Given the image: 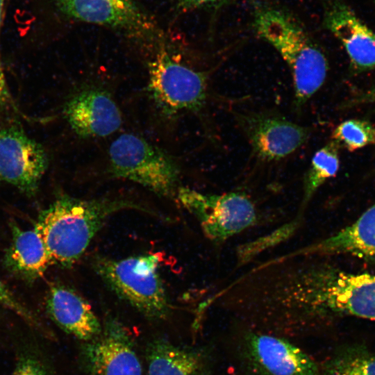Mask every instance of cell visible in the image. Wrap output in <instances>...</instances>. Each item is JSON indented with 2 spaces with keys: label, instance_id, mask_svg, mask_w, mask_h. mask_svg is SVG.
I'll use <instances>...</instances> for the list:
<instances>
[{
  "label": "cell",
  "instance_id": "obj_21",
  "mask_svg": "<svg viewBox=\"0 0 375 375\" xmlns=\"http://www.w3.org/2000/svg\"><path fill=\"white\" fill-rule=\"evenodd\" d=\"M333 140L339 147H343L349 151H354L375 144V127L365 120L347 119L335 128Z\"/></svg>",
  "mask_w": 375,
  "mask_h": 375
},
{
  "label": "cell",
  "instance_id": "obj_5",
  "mask_svg": "<svg viewBox=\"0 0 375 375\" xmlns=\"http://www.w3.org/2000/svg\"><path fill=\"white\" fill-rule=\"evenodd\" d=\"M110 174L172 197L178 191L179 169L166 152L144 138L124 133L115 138L108 151Z\"/></svg>",
  "mask_w": 375,
  "mask_h": 375
},
{
  "label": "cell",
  "instance_id": "obj_2",
  "mask_svg": "<svg viewBox=\"0 0 375 375\" xmlns=\"http://www.w3.org/2000/svg\"><path fill=\"white\" fill-rule=\"evenodd\" d=\"M298 305L309 328L345 316L375 320V275L310 265L300 283Z\"/></svg>",
  "mask_w": 375,
  "mask_h": 375
},
{
  "label": "cell",
  "instance_id": "obj_8",
  "mask_svg": "<svg viewBox=\"0 0 375 375\" xmlns=\"http://www.w3.org/2000/svg\"><path fill=\"white\" fill-rule=\"evenodd\" d=\"M239 358L249 375H319L315 360L276 334L248 331L239 344Z\"/></svg>",
  "mask_w": 375,
  "mask_h": 375
},
{
  "label": "cell",
  "instance_id": "obj_9",
  "mask_svg": "<svg viewBox=\"0 0 375 375\" xmlns=\"http://www.w3.org/2000/svg\"><path fill=\"white\" fill-rule=\"evenodd\" d=\"M49 165L44 147L19 127L0 130V180L33 195Z\"/></svg>",
  "mask_w": 375,
  "mask_h": 375
},
{
  "label": "cell",
  "instance_id": "obj_12",
  "mask_svg": "<svg viewBox=\"0 0 375 375\" xmlns=\"http://www.w3.org/2000/svg\"><path fill=\"white\" fill-rule=\"evenodd\" d=\"M238 119L254 153L265 160L288 156L302 146L310 135L308 128L272 114L240 115Z\"/></svg>",
  "mask_w": 375,
  "mask_h": 375
},
{
  "label": "cell",
  "instance_id": "obj_17",
  "mask_svg": "<svg viewBox=\"0 0 375 375\" xmlns=\"http://www.w3.org/2000/svg\"><path fill=\"white\" fill-rule=\"evenodd\" d=\"M148 375H211V356L205 347L176 345L163 338L145 349Z\"/></svg>",
  "mask_w": 375,
  "mask_h": 375
},
{
  "label": "cell",
  "instance_id": "obj_18",
  "mask_svg": "<svg viewBox=\"0 0 375 375\" xmlns=\"http://www.w3.org/2000/svg\"><path fill=\"white\" fill-rule=\"evenodd\" d=\"M12 241L6 251L4 264L12 274L33 281L41 277L51 264L47 251L35 229L24 230L10 224Z\"/></svg>",
  "mask_w": 375,
  "mask_h": 375
},
{
  "label": "cell",
  "instance_id": "obj_4",
  "mask_svg": "<svg viewBox=\"0 0 375 375\" xmlns=\"http://www.w3.org/2000/svg\"><path fill=\"white\" fill-rule=\"evenodd\" d=\"M92 265L119 298L144 317L161 320L170 314L171 304L159 274L158 255L147 253L119 260L96 256Z\"/></svg>",
  "mask_w": 375,
  "mask_h": 375
},
{
  "label": "cell",
  "instance_id": "obj_26",
  "mask_svg": "<svg viewBox=\"0 0 375 375\" xmlns=\"http://www.w3.org/2000/svg\"><path fill=\"white\" fill-rule=\"evenodd\" d=\"M355 102L375 103V87L361 94Z\"/></svg>",
  "mask_w": 375,
  "mask_h": 375
},
{
  "label": "cell",
  "instance_id": "obj_16",
  "mask_svg": "<svg viewBox=\"0 0 375 375\" xmlns=\"http://www.w3.org/2000/svg\"><path fill=\"white\" fill-rule=\"evenodd\" d=\"M46 310L60 329L84 342L93 340L101 332L102 324L90 304L67 286L55 284L49 288Z\"/></svg>",
  "mask_w": 375,
  "mask_h": 375
},
{
  "label": "cell",
  "instance_id": "obj_24",
  "mask_svg": "<svg viewBox=\"0 0 375 375\" xmlns=\"http://www.w3.org/2000/svg\"><path fill=\"white\" fill-rule=\"evenodd\" d=\"M231 0H180V8L184 10L199 8L205 6L222 5Z\"/></svg>",
  "mask_w": 375,
  "mask_h": 375
},
{
  "label": "cell",
  "instance_id": "obj_3",
  "mask_svg": "<svg viewBox=\"0 0 375 375\" xmlns=\"http://www.w3.org/2000/svg\"><path fill=\"white\" fill-rule=\"evenodd\" d=\"M253 26L288 65L294 102L301 107L324 83L328 70L326 57L297 19L282 8L268 6L256 8Z\"/></svg>",
  "mask_w": 375,
  "mask_h": 375
},
{
  "label": "cell",
  "instance_id": "obj_11",
  "mask_svg": "<svg viewBox=\"0 0 375 375\" xmlns=\"http://www.w3.org/2000/svg\"><path fill=\"white\" fill-rule=\"evenodd\" d=\"M64 115L74 132L83 138L110 135L123 123L122 112L111 94L93 86L74 94L65 105Z\"/></svg>",
  "mask_w": 375,
  "mask_h": 375
},
{
  "label": "cell",
  "instance_id": "obj_25",
  "mask_svg": "<svg viewBox=\"0 0 375 375\" xmlns=\"http://www.w3.org/2000/svg\"><path fill=\"white\" fill-rule=\"evenodd\" d=\"M4 0H0V33L2 24L3 13ZM7 86L5 74L2 66V62L0 54V91L4 90Z\"/></svg>",
  "mask_w": 375,
  "mask_h": 375
},
{
  "label": "cell",
  "instance_id": "obj_22",
  "mask_svg": "<svg viewBox=\"0 0 375 375\" xmlns=\"http://www.w3.org/2000/svg\"><path fill=\"white\" fill-rule=\"evenodd\" d=\"M11 375H53L44 358L33 349L22 351Z\"/></svg>",
  "mask_w": 375,
  "mask_h": 375
},
{
  "label": "cell",
  "instance_id": "obj_23",
  "mask_svg": "<svg viewBox=\"0 0 375 375\" xmlns=\"http://www.w3.org/2000/svg\"><path fill=\"white\" fill-rule=\"evenodd\" d=\"M0 306L8 308L19 316L34 328H42L38 318L13 295L7 286L0 280Z\"/></svg>",
  "mask_w": 375,
  "mask_h": 375
},
{
  "label": "cell",
  "instance_id": "obj_14",
  "mask_svg": "<svg viewBox=\"0 0 375 375\" xmlns=\"http://www.w3.org/2000/svg\"><path fill=\"white\" fill-rule=\"evenodd\" d=\"M347 254L375 262V203L353 224L332 236L285 254L275 261L299 256Z\"/></svg>",
  "mask_w": 375,
  "mask_h": 375
},
{
  "label": "cell",
  "instance_id": "obj_6",
  "mask_svg": "<svg viewBox=\"0 0 375 375\" xmlns=\"http://www.w3.org/2000/svg\"><path fill=\"white\" fill-rule=\"evenodd\" d=\"M147 90L156 106L167 115L200 110L206 99L207 76L160 52L148 64Z\"/></svg>",
  "mask_w": 375,
  "mask_h": 375
},
{
  "label": "cell",
  "instance_id": "obj_19",
  "mask_svg": "<svg viewBox=\"0 0 375 375\" xmlns=\"http://www.w3.org/2000/svg\"><path fill=\"white\" fill-rule=\"evenodd\" d=\"M339 148L332 140L317 150L303 179V192L301 209L295 217L301 221L303 211L319 188L329 178L336 175L340 167Z\"/></svg>",
  "mask_w": 375,
  "mask_h": 375
},
{
  "label": "cell",
  "instance_id": "obj_13",
  "mask_svg": "<svg viewBox=\"0 0 375 375\" xmlns=\"http://www.w3.org/2000/svg\"><path fill=\"white\" fill-rule=\"evenodd\" d=\"M324 23L341 42L353 69H375V33L342 0H324Z\"/></svg>",
  "mask_w": 375,
  "mask_h": 375
},
{
  "label": "cell",
  "instance_id": "obj_15",
  "mask_svg": "<svg viewBox=\"0 0 375 375\" xmlns=\"http://www.w3.org/2000/svg\"><path fill=\"white\" fill-rule=\"evenodd\" d=\"M67 16L87 23L142 33L151 24L133 0H58Z\"/></svg>",
  "mask_w": 375,
  "mask_h": 375
},
{
  "label": "cell",
  "instance_id": "obj_20",
  "mask_svg": "<svg viewBox=\"0 0 375 375\" xmlns=\"http://www.w3.org/2000/svg\"><path fill=\"white\" fill-rule=\"evenodd\" d=\"M324 375H375V354L361 346L340 349L324 365Z\"/></svg>",
  "mask_w": 375,
  "mask_h": 375
},
{
  "label": "cell",
  "instance_id": "obj_1",
  "mask_svg": "<svg viewBox=\"0 0 375 375\" xmlns=\"http://www.w3.org/2000/svg\"><path fill=\"white\" fill-rule=\"evenodd\" d=\"M129 209L154 213L124 197L86 200L62 196L40 214L34 229L43 242L51 264L68 267L82 256L112 215Z\"/></svg>",
  "mask_w": 375,
  "mask_h": 375
},
{
  "label": "cell",
  "instance_id": "obj_7",
  "mask_svg": "<svg viewBox=\"0 0 375 375\" xmlns=\"http://www.w3.org/2000/svg\"><path fill=\"white\" fill-rule=\"evenodd\" d=\"M176 194L183 206L198 219L205 235L217 243L240 233L257 219L253 201L242 192L210 194L178 188Z\"/></svg>",
  "mask_w": 375,
  "mask_h": 375
},
{
  "label": "cell",
  "instance_id": "obj_10",
  "mask_svg": "<svg viewBox=\"0 0 375 375\" xmlns=\"http://www.w3.org/2000/svg\"><path fill=\"white\" fill-rule=\"evenodd\" d=\"M83 362L93 375H142L140 359L126 327L108 317L100 334L81 347Z\"/></svg>",
  "mask_w": 375,
  "mask_h": 375
}]
</instances>
